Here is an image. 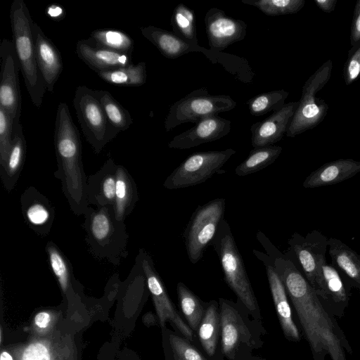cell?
I'll list each match as a JSON object with an SVG mask.
<instances>
[{"mask_svg":"<svg viewBox=\"0 0 360 360\" xmlns=\"http://www.w3.org/2000/svg\"><path fill=\"white\" fill-rule=\"evenodd\" d=\"M27 144L23 128L20 123L13 129V140L7 158L0 167V178L4 188L9 193L16 185L22 170Z\"/></svg>","mask_w":360,"mask_h":360,"instance_id":"obj_25","label":"cell"},{"mask_svg":"<svg viewBox=\"0 0 360 360\" xmlns=\"http://www.w3.org/2000/svg\"><path fill=\"white\" fill-rule=\"evenodd\" d=\"M242 3L253 6L269 16L295 14L304 6V0H242Z\"/></svg>","mask_w":360,"mask_h":360,"instance_id":"obj_38","label":"cell"},{"mask_svg":"<svg viewBox=\"0 0 360 360\" xmlns=\"http://www.w3.org/2000/svg\"><path fill=\"white\" fill-rule=\"evenodd\" d=\"M0 58V107L13 117L14 129L20 124L22 98L19 84L20 68L13 40L2 39Z\"/></svg>","mask_w":360,"mask_h":360,"instance_id":"obj_13","label":"cell"},{"mask_svg":"<svg viewBox=\"0 0 360 360\" xmlns=\"http://www.w3.org/2000/svg\"><path fill=\"white\" fill-rule=\"evenodd\" d=\"M96 96L110 124L118 131H125L133 122L130 112L105 90H96Z\"/></svg>","mask_w":360,"mask_h":360,"instance_id":"obj_35","label":"cell"},{"mask_svg":"<svg viewBox=\"0 0 360 360\" xmlns=\"http://www.w3.org/2000/svg\"><path fill=\"white\" fill-rule=\"evenodd\" d=\"M219 305L221 353L229 360H235L242 345L251 347V333L236 304L219 298Z\"/></svg>","mask_w":360,"mask_h":360,"instance_id":"obj_14","label":"cell"},{"mask_svg":"<svg viewBox=\"0 0 360 360\" xmlns=\"http://www.w3.org/2000/svg\"><path fill=\"white\" fill-rule=\"evenodd\" d=\"M236 153L227 148L192 153L166 178L163 186L174 190L202 184L215 174L224 173L223 166Z\"/></svg>","mask_w":360,"mask_h":360,"instance_id":"obj_11","label":"cell"},{"mask_svg":"<svg viewBox=\"0 0 360 360\" xmlns=\"http://www.w3.org/2000/svg\"><path fill=\"white\" fill-rule=\"evenodd\" d=\"M117 165L108 158L94 174L87 177V200L89 205L101 207L114 205Z\"/></svg>","mask_w":360,"mask_h":360,"instance_id":"obj_21","label":"cell"},{"mask_svg":"<svg viewBox=\"0 0 360 360\" xmlns=\"http://www.w3.org/2000/svg\"><path fill=\"white\" fill-rule=\"evenodd\" d=\"M32 33L38 68L47 91L53 93L54 85L63 68L60 53L35 22L32 25Z\"/></svg>","mask_w":360,"mask_h":360,"instance_id":"obj_20","label":"cell"},{"mask_svg":"<svg viewBox=\"0 0 360 360\" xmlns=\"http://www.w3.org/2000/svg\"><path fill=\"white\" fill-rule=\"evenodd\" d=\"M197 333L207 355L214 356L221 334L219 305L216 300H211L207 304L205 314Z\"/></svg>","mask_w":360,"mask_h":360,"instance_id":"obj_29","label":"cell"},{"mask_svg":"<svg viewBox=\"0 0 360 360\" xmlns=\"http://www.w3.org/2000/svg\"><path fill=\"white\" fill-rule=\"evenodd\" d=\"M236 102L229 95H210L205 87L192 91L172 104L165 120L169 131L187 122L198 123L205 117L231 110Z\"/></svg>","mask_w":360,"mask_h":360,"instance_id":"obj_9","label":"cell"},{"mask_svg":"<svg viewBox=\"0 0 360 360\" xmlns=\"http://www.w3.org/2000/svg\"><path fill=\"white\" fill-rule=\"evenodd\" d=\"M179 304L187 324L193 332H198L206 311L205 303L183 282L176 285Z\"/></svg>","mask_w":360,"mask_h":360,"instance_id":"obj_30","label":"cell"},{"mask_svg":"<svg viewBox=\"0 0 360 360\" xmlns=\"http://www.w3.org/2000/svg\"><path fill=\"white\" fill-rule=\"evenodd\" d=\"M0 360H13L12 356L6 351H2Z\"/></svg>","mask_w":360,"mask_h":360,"instance_id":"obj_47","label":"cell"},{"mask_svg":"<svg viewBox=\"0 0 360 360\" xmlns=\"http://www.w3.org/2000/svg\"><path fill=\"white\" fill-rule=\"evenodd\" d=\"M96 47L119 53L131 54L134 47L132 38L127 33L117 30H96L90 34Z\"/></svg>","mask_w":360,"mask_h":360,"instance_id":"obj_36","label":"cell"},{"mask_svg":"<svg viewBox=\"0 0 360 360\" xmlns=\"http://www.w3.org/2000/svg\"><path fill=\"white\" fill-rule=\"evenodd\" d=\"M171 25L175 34L191 46L199 47L193 10L184 4H178L173 11Z\"/></svg>","mask_w":360,"mask_h":360,"instance_id":"obj_33","label":"cell"},{"mask_svg":"<svg viewBox=\"0 0 360 360\" xmlns=\"http://www.w3.org/2000/svg\"><path fill=\"white\" fill-rule=\"evenodd\" d=\"M2 329L1 328V330H0V342L1 343L2 342V338H3V335H2Z\"/></svg>","mask_w":360,"mask_h":360,"instance_id":"obj_48","label":"cell"},{"mask_svg":"<svg viewBox=\"0 0 360 360\" xmlns=\"http://www.w3.org/2000/svg\"><path fill=\"white\" fill-rule=\"evenodd\" d=\"M54 147L58 169L56 178L61 182L62 191L72 212L84 214L89 206L87 200V177L82 163V141L65 103L58 105Z\"/></svg>","mask_w":360,"mask_h":360,"instance_id":"obj_2","label":"cell"},{"mask_svg":"<svg viewBox=\"0 0 360 360\" xmlns=\"http://www.w3.org/2000/svg\"><path fill=\"white\" fill-rule=\"evenodd\" d=\"M325 297L321 301L327 306L328 311L342 316L348 306L350 290L352 285L349 281L332 264L325 261L321 266Z\"/></svg>","mask_w":360,"mask_h":360,"instance_id":"obj_22","label":"cell"},{"mask_svg":"<svg viewBox=\"0 0 360 360\" xmlns=\"http://www.w3.org/2000/svg\"><path fill=\"white\" fill-rule=\"evenodd\" d=\"M167 338L172 360H210L186 338L170 330Z\"/></svg>","mask_w":360,"mask_h":360,"instance_id":"obj_39","label":"cell"},{"mask_svg":"<svg viewBox=\"0 0 360 360\" xmlns=\"http://www.w3.org/2000/svg\"><path fill=\"white\" fill-rule=\"evenodd\" d=\"M255 256L264 264L276 314L285 337L292 342H299V330L292 317L288 296L284 283L269 256L257 250H252Z\"/></svg>","mask_w":360,"mask_h":360,"instance_id":"obj_15","label":"cell"},{"mask_svg":"<svg viewBox=\"0 0 360 360\" xmlns=\"http://www.w3.org/2000/svg\"><path fill=\"white\" fill-rule=\"evenodd\" d=\"M256 237L284 283L314 359L325 360L329 354L332 360H347L345 349L351 351L349 343L295 261L282 253L264 233L258 231Z\"/></svg>","mask_w":360,"mask_h":360,"instance_id":"obj_1","label":"cell"},{"mask_svg":"<svg viewBox=\"0 0 360 360\" xmlns=\"http://www.w3.org/2000/svg\"><path fill=\"white\" fill-rule=\"evenodd\" d=\"M299 101L285 103L266 119L250 127L251 144L253 148L271 146L281 140L289 127Z\"/></svg>","mask_w":360,"mask_h":360,"instance_id":"obj_19","label":"cell"},{"mask_svg":"<svg viewBox=\"0 0 360 360\" xmlns=\"http://www.w3.org/2000/svg\"><path fill=\"white\" fill-rule=\"evenodd\" d=\"M333 62H324L305 82L298 106L285 135L294 138L318 126L326 117L328 105L317 98L316 94L328 82L332 75Z\"/></svg>","mask_w":360,"mask_h":360,"instance_id":"obj_6","label":"cell"},{"mask_svg":"<svg viewBox=\"0 0 360 360\" xmlns=\"http://www.w3.org/2000/svg\"><path fill=\"white\" fill-rule=\"evenodd\" d=\"M13 135V119L3 108L0 107V167L8 155Z\"/></svg>","mask_w":360,"mask_h":360,"instance_id":"obj_40","label":"cell"},{"mask_svg":"<svg viewBox=\"0 0 360 360\" xmlns=\"http://www.w3.org/2000/svg\"><path fill=\"white\" fill-rule=\"evenodd\" d=\"M142 35L154 44L167 58L174 59L191 51H201V47H195L181 39L173 32L154 26L140 28Z\"/></svg>","mask_w":360,"mask_h":360,"instance_id":"obj_27","label":"cell"},{"mask_svg":"<svg viewBox=\"0 0 360 360\" xmlns=\"http://www.w3.org/2000/svg\"><path fill=\"white\" fill-rule=\"evenodd\" d=\"M288 244V255L296 259L304 277L321 302L323 301L325 291L321 266L326 261L328 238L318 230L309 232L306 236L295 232L289 238Z\"/></svg>","mask_w":360,"mask_h":360,"instance_id":"obj_10","label":"cell"},{"mask_svg":"<svg viewBox=\"0 0 360 360\" xmlns=\"http://www.w3.org/2000/svg\"><path fill=\"white\" fill-rule=\"evenodd\" d=\"M20 360H51V353L46 345L35 342L25 348Z\"/></svg>","mask_w":360,"mask_h":360,"instance_id":"obj_42","label":"cell"},{"mask_svg":"<svg viewBox=\"0 0 360 360\" xmlns=\"http://www.w3.org/2000/svg\"><path fill=\"white\" fill-rule=\"evenodd\" d=\"M23 218L36 233L49 234L55 219V209L50 200L35 187L27 188L20 196Z\"/></svg>","mask_w":360,"mask_h":360,"instance_id":"obj_17","label":"cell"},{"mask_svg":"<svg viewBox=\"0 0 360 360\" xmlns=\"http://www.w3.org/2000/svg\"><path fill=\"white\" fill-rule=\"evenodd\" d=\"M211 245L219 258L225 282L236 294L240 303L255 318L260 319L257 300L226 220L221 222Z\"/></svg>","mask_w":360,"mask_h":360,"instance_id":"obj_5","label":"cell"},{"mask_svg":"<svg viewBox=\"0 0 360 360\" xmlns=\"http://www.w3.org/2000/svg\"><path fill=\"white\" fill-rule=\"evenodd\" d=\"M282 150L281 146L275 145L254 148L236 167L235 173L239 176H244L257 172L274 162Z\"/></svg>","mask_w":360,"mask_h":360,"instance_id":"obj_31","label":"cell"},{"mask_svg":"<svg viewBox=\"0 0 360 360\" xmlns=\"http://www.w3.org/2000/svg\"><path fill=\"white\" fill-rule=\"evenodd\" d=\"M106 82L119 86H140L146 82V63H133L116 70L97 73Z\"/></svg>","mask_w":360,"mask_h":360,"instance_id":"obj_32","label":"cell"},{"mask_svg":"<svg viewBox=\"0 0 360 360\" xmlns=\"http://www.w3.org/2000/svg\"><path fill=\"white\" fill-rule=\"evenodd\" d=\"M46 250L50 269L62 292L65 294L70 289L73 277L72 265L63 252L53 241L47 242Z\"/></svg>","mask_w":360,"mask_h":360,"instance_id":"obj_34","label":"cell"},{"mask_svg":"<svg viewBox=\"0 0 360 360\" xmlns=\"http://www.w3.org/2000/svg\"><path fill=\"white\" fill-rule=\"evenodd\" d=\"M10 21L25 86L32 103L39 108L47 89L37 63L32 33L34 21L23 0H14L11 4Z\"/></svg>","mask_w":360,"mask_h":360,"instance_id":"obj_4","label":"cell"},{"mask_svg":"<svg viewBox=\"0 0 360 360\" xmlns=\"http://www.w3.org/2000/svg\"><path fill=\"white\" fill-rule=\"evenodd\" d=\"M231 131V121L219 115L204 118L194 127L175 136L168 143L169 148L188 149L219 140Z\"/></svg>","mask_w":360,"mask_h":360,"instance_id":"obj_18","label":"cell"},{"mask_svg":"<svg viewBox=\"0 0 360 360\" xmlns=\"http://www.w3.org/2000/svg\"><path fill=\"white\" fill-rule=\"evenodd\" d=\"M328 253L331 264L360 291V255L342 240L328 238Z\"/></svg>","mask_w":360,"mask_h":360,"instance_id":"obj_26","label":"cell"},{"mask_svg":"<svg viewBox=\"0 0 360 360\" xmlns=\"http://www.w3.org/2000/svg\"><path fill=\"white\" fill-rule=\"evenodd\" d=\"M350 44L355 46L360 44V0L355 4L350 31Z\"/></svg>","mask_w":360,"mask_h":360,"instance_id":"obj_43","label":"cell"},{"mask_svg":"<svg viewBox=\"0 0 360 360\" xmlns=\"http://www.w3.org/2000/svg\"><path fill=\"white\" fill-rule=\"evenodd\" d=\"M47 13L51 18L61 17L63 14V8L57 5H51L48 8Z\"/></svg>","mask_w":360,"mask_h":360,"instance_id":"obj_46","label":"cell"},{"mask_svg":"<svg viewBox=\"0 0 360 360\" xmlns=\"http://www.w3.org/2000/svg\"><path fill=\"white\" fill-rule=\"evenodd\" d=\"M141 261L148 289L152 296L156 314L162 328L167 322L191 342L193 341V331L178 313L174 303L169 297L165 284L157 271L153 260L144 249L141 248L137 255Z\"/></svg>","mask_w":360,"mask_h":360,"instance_id":"obj_12","label":"cell"},{"mask_svg":"<svg viewBox=\"0 0 360 360\" xmlns=\"http://www.w3.org/2000/svg\"><path fill=\"white\" fill-rule=\"evenodd\" d=\"M72 102L86 141L96 153H100L120 131L109 122L95 89L78 86Z\"/></svg>","mask_w":360,"mask_h":360,"instance_id":"obj_7","label":"cell"},{"mask_svg":"<svg viewBox=\"0 0 360 360\" xmlns=\"http://www.w3.org/2000/svg\"><path fill=\"white\" fill-rule=\"evenodd\" d=\"M85 241L96 258L117 266L128 255L129 236L124 221L116 219L113 205L94 208L90 205L84 213Z\"/></svg>","mask_w":360,"mask_h":360,"instance_id":"obj_3","label":"cell"},{"mask_svg":"<svg viewBox=\"0 0 360 360\" xmlns=\"http://www.w3.org/2000/svg\"><path fill=\"white\" fill-rule=\"evenodd\" d=\"M316 6L325 13L334 11L338 0H314Z\"/></svg>","mask_w":360,"mask_h":360,"instance_id":"obj_45","label":"cell"},{"mask_svg":"<svg viewBox=\"0 0 360 360\" xmlns=\"http://www.w3.org/2000/svg\"><path fill=\"white\" fill-rule=\"evenodd\" d=\"M51 321V314L45 311L39 312L34 319L35 326L41 330H46L50 326Z\"/></svg>","mask_w":360,"mask_h":360,"instance_id":"obj_44","label":"cell"},{"mask_svg":"<svg viewBox=\"0 0 360 360\" xmlns=\"http://www.w3.org/2000/svg\"><path fill=\"white\" fill-rule=\"evenodd\" d=\"M226 201L217 198L198 205L192 213L183 233L189 261L195 264L203 257L224 219Z\"/></svg>","mask_w":360,"mask_h":360,"instance_id":"obj_8","label":"cell"},{"mask_svg":"<svg viewBox=\"0 0 360 360\" xmlns=\"http://www.w3.org/2000/svg\"><path fill=\"white\" fill-rule=\"evenodd\" d=\"M205 24L208 45L214 51H222L246 36L247 24L243 20L231 18L217 8L207 11Z\"/></svg>","mask_w":360,"mask_h":360,"instance_id":"obj_16","label":"cell"},{"mask_svg":"<svg viewBox=\"0 0 360 360\" xmlns=\"http://www.w3.org/2000/svg\"><path fill=\"white\" fill-rule=\"evenodd\" d=\"M76 53L79 58L96 73L116 70L132 64L131 54L94 47L89 44L88 40L77 41Z\"/></svg>","mask_w":360,"mask_h":360,"instance_id":"obj_24","label":"cell"},{"mask_svg":"<svg viewBox=\"0 0 360 360\" xmlns=\"http://www.w3.org/2000/svg\"><path fill=\"white\" fill-rule=\"evenodd\" d=\"M360 172V161L340 158L322 165L303 181L304 188H316L341 183Z\"/></svg>","mask_w":360,"mask_h":360,"instance_id":"obj_23","label":"cell"},{"mask_svg":"<svg viewBox=\"0 0 360 360\" xmlns=\"http://www.w3.org/2000/svg\"><path fill=\"white\" fill-rule=\"evenodd\" d=\"M289 92L284 89L273 90L255 96L246 104L251 115L262 116L280 110L285 104Z\"/></svg>","mask_w":360,"mask_h":360,"instance_id":"obj_37","label":"cell"},{"mask_svg":"<svg viewBox=\"0 0 360 360\" xmlns=\"http://www.w3.org/2000/svg\"><path fill=\"white\" fill-rule=\"evenodd\" d=\"M360 77V44L349 50L343 70V78L347 86L352 84Z\"/></svg>","mask_w":360,"mask_h":360,"instance_id":"obj_41","label":"cell"},{"mask_svg":"<svg viewBox=\"0 0 360 360\" xmlns=\"http://www.w3.org/2000/svg\"><path fill=\"white\" fill-rule=\"evenodd\" d=\"M138 200L139 194L135 181L124 166L117 165L115 198L113 205L116 219L124 221L134 210Z\"/></svg>","mask_w":360,"mask_h":360,"instance_id":"obj_28","label":"cell"}]
</instances>
